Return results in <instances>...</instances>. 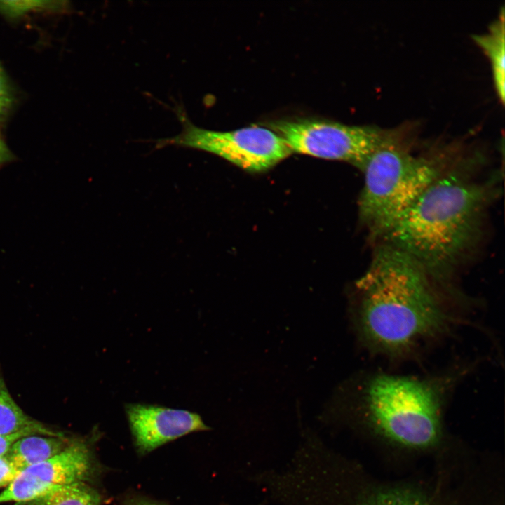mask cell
Instances as JSON below:
<instances>
[{
	"label": "cell",
	"instance_id": "6da1fadb",
	"mask_svg": "<svg viewBox=\"0 0 505 505\" xmlns=\"http://www.w3.org/2000/svg\"><path fill=\"white\" fill-rule=\"evenodd\" d=\"M462 159L433 182L381 236L415 260L434 282L447 281L479 246L499 196Z\"/></svg>",
	"mask_w": 505,
	"mask_h": 505
},
{
	"label": "cell",
	"instance_id": "7a4b0ae2",
	"mask_svg": "<svg viewBox=\"0 0 505 505\" xmlns=\"http://www.w3.org/2000/svg\"><path fill=\"white\" fill-rule=\"evenodd\" d=\"M433 283L409 255L379 245L356 283V323L363 342L375 351L396 356L443 332L451 318Z\"/></svg>",
	"mask_w": 505,
	"mask_h": 505
},
{
	"label": "cell",
	"instance_id": "3957f363",
	"mask_svg": "<svg viewBox=\"0 0 505 505\" xmlns=\"http://www.w3.org/2000/svg\"><path fill=\"white\" fill-rule=\"evenodd\" d=\"M461 156L454 151L415 155L399 130L367 160L362 171L364 184L358 201L361 223L380 238L400 215Z\"/></svg>",
	"mask_w": 505,
	"mask_h": 505
},
{
	"label": "cell",
	"instance_id": "277c9868",
	"mask_svg": "<svg viewBox=\"0 0 505 505\" xmlns=\"http://www.w3.org/2000/svg\"><path fill=\"white\" fill-rule=\"evenodd\" d=\"M443 387L438 380L378 374L358 388L355 403L385 437L408 447H426L440 436Z\"/></svg>",
	"mask_w": 505,
	"mask_h": 505
},
{
	"label": "cell",
	"instance_id": "5b68a950",
	"mask_svg": "<svg viewBox=\"0 0 505 505\" xmlns=\"http://www.w3.org/2000/svg\"><path fill=\"white\" fill-rule=\"evenodd\" d=\"M176 112L182 126L181 133L156 140V147L173 145L205 151L251 173L264 172L292 153L285 140L268 128L212 130L194 125L181 108Z\"/></svg>",
	"mask_w": 505,
	"mask_h": 505
},
{
	"label": "cell",
	"instance_id": "8992f818",
	"mask_svg": "<svg viewBox=\"0 0 505 505\" xmlns=\"http://www.w3.org/2000/svg\"><path fill=\"white\" fill-rule=\"evenodd\" d=\"M269 127L285 140L292 152L344 161L361 170L394 130L308 119L276 120Z\"/></svg>",
	"mask_w": 505,
	"mask_h": 505
},
{
	"label": "cell",
	"instance_id": "52a82bcc",
	"mask_svg": "<svg viewBox=\"0 0 505 505\" xmlns=\"http://www.w3.org/2000/svg\"><path fill=\"white\" fill-rule=\"evenodd\" d=\"M97 471L90 445L82 440H73L60 453L44 462L27 467L0 492V504H17L32 500L48 490L76 482H88Z\"/></svg>",
	"mask_w": 505,
	"mask_h": 505
},
{
	"label": "cell",
	"instance_id": "ba28073f",
	"mask_svg": "<svg viewBox=\"0 0 505 505\" xmlns=\"http://www.w3.org/2000/svg\"><path fill=\"white\" fill-rule=\"evenodd\" d=\"M125 412L135 447L140 455L188 433L209 429L199 415L185 410L127 403Z\"/></svg>",
	"mask_w": 505,
	"mask_h": 505
},
{
	"label": "cell",
	"instance_id": "9c48e42d",
	"mask_svg": "<svg viewBox=\"0 0 505 505\" xmlns=\"http://www.w3.org/2000/svg\"><path fill=\"white\" fill-rule=\"evenodd\" d=\"M71 442L65 436L29 435L17 440L5 457L21 471L58 454Z\"/></svg>",
	"mask_w": 505,
	"mask_h": 505
},
{
	"label": "cell",
	"instance_id": "30bf717a",
	"mask_svg": "<svg viewBox=\"0 0 505 505\" xmlns=\"http://www.w3.org/2000/svg\"><path fill=\"white\" fill-rule=\"evenodd\" d=\"M504 9L483 34H473V39L483 49L491 64L492 78L497 95L504 102L505 97V28Z\"/></svg>",
	"mask_w": 505,
	"mask_h": 505
},
{
	"label": "cell",
	"instance_id": "8fae6325",
	"mask_svg": "<svg viewBox=\"0 0 505 505\" xmlns=\"http://www.w3.org/2000/svg\"><path fill=\"white\" fill-rule=\"evenodd\" d=\"M22 432L49 436H65L63 433L55 431L27 415L13 400L0 377V436Z\"/></svg>",
	"mask_w": 505,
	"mask_h": 505
},
{
	"label": "cell",
	"instance_id": "7c38bea8",
	"mask_svg": "<svg viewBox=\"0 0 505 505\" xmlns=\"http://www.w3.org/2000/svg\"><path fill=\"white\" fill-rule=\"evenodd\" d=\"M308 505H344L324 487L312 493ZM353 505H429L420 496L409 491L389 490L359 499Z\"/></svg>",
	"mask_w": 505,
	"mask_h": 505
},
{
	"label": "cell",
	"instance_id": "4fadbf2b",
	"mask_svg": "<svg viewBox=\"0 0 505 505\" xmlns=\"http://www.w3.org/2000/svg\"><path fill=\"white\" fill-rule=\"evenodd\" d=\"M17 505H101V497L87 482L81 481L54 487Z\"/></svg>",
	"mask_w": 505,
	"mask_h": 505
},
{
	"label": "cell",
	"instance_id": "5bb4252c",
	"mask_svg": "<svg viewBox=\"0 0 505 505\" xmlns=\"http://www.w3.org/2000/svg\"><path fill=\"white\" fill-rule=\"evenodd\" d=\"M58 1L35 0L0 1V12L11 17H18L31 11L57 8Z\"/></svg>",
	"mask_w": 505,
	"mask_h": 505
},
{
	"label": "cell",
	"instance_id": "9a60e30c",
	"mask_svg": "<svg viewBox=\"0 0 505 505\" xmlns=\"http://www.w3.org/2000/svg\"><path fill=\"white\" fill-rule=\"evenodd\" d=\"M20 471L5 456L0 457V488L6 487Z\"/></svg>",
	"mask_w": 505,
	"mask_h": 505
},
{
	"label": "cell",
	"instance_id": "2e32d148",
	"mask_svg": "<svg viewBox=\"0 0 505 505\" xmlns=\"http://www.w3.org/2000/svg\"><path fill=\"white\" fill-rule=\"evenodd\" d=\"M11 104V95L4 74L0 67V114L6 112Z\"/></svg>",
	"mask_w": 505,
	"mask_h": 505
},
{
	"label": "cell",
	"instance_id": "e0dca14e",
	"mask_svg": "<svg viewBox=\"0 0 505 505\" xmlns=\"http://www.w3.org/2000/svg\"><path fill=\"white\" fill-rule=\"evenodd\" d=\"M29 435L34 434L28 432H22L7 436H0V457L6 455L10 447L17 440Z\"/></svg>",
	"mask_w": 505,
	"mask_h": 505
},
{
	"label": "cell",
	"instance_id": "ac0fdd59",
	"mask_svg": "<svg viewBox=\"0 0 505 505\" xmlns=\"http://www.w3.org/2000/svg\"><path fill=\"white\" fill-rule=\"evenodd\" d=\"M123 505H166L159 501L144 497L134 496L127 499ZM257 505H263L259 504Z\"/></svg>",
	"mask_w": 505,
	"mask_h": 505
},
{
	"label": "cell",
	"instance_id": "d6986e66",
	"mask_svg": "<svg viewBox=\"0 0 505 505\" xmlns=\"http://www.w3.org/2000/svg\"><path fill=\"white\" fill-rule=\"evenodd\" d=\"M6 148L0 137V162L6 157Z\"/></svg>",
	"mask_w": 505,
	"mask_h": 505
}]
</instances>
